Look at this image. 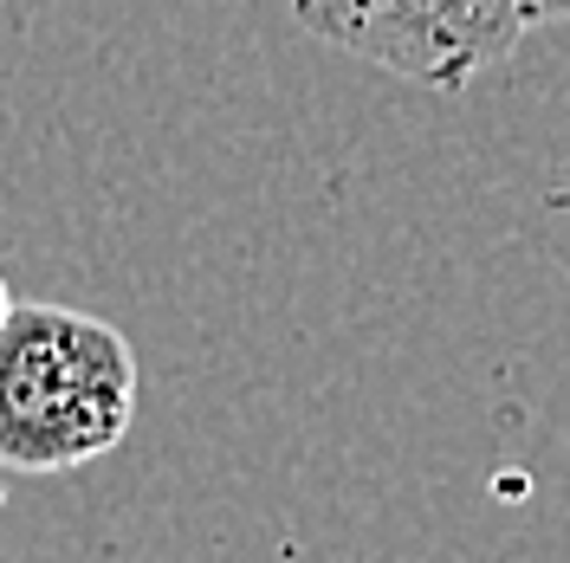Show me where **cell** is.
<instances>
[{"label":"cell","mask_w":570,"mask_h":563,"mask_svg":"<svg viewBox=\"0 0 570 563\" xmlns=\"http://www.w3.org/2000/svg\"><path fill=\"white\" fill-rule=\"evenodd\" d=\"M137 422V350L110 317L13 305L0 324V466L78 473Z\"/></svg>","instance_id":"6da1fadb"},{"label":"cell","mask_w":570,"mask_h":563,"mask_svg":"<svg viewBox=\"0 0 570 563\" xmlns=\"http://www.w3.org/2000/svg\"><path fill=\"white\" fill-rule=\"evenodd\" d=\"M285 13L318 46L428 91H466L532 33L525 0H285Z\"/></svg>","instance_id":"7a4b0ae2"},{"label":"cell","mask_w":570,"mask_h":563,"mask_svg":"<svg viewBox=\"0 0 570 563\" xmlns=\"http://www.w3.org/2000/svg\"><path fill=\"white\" fill-rule=\"evenodd\" d=\"M532 27H551V20H570V0H525Z\"/></svg>","instance_id":"3957f363"},{"label":"cell","mask_w":570,"mask_h":563,"mask_svg":"<svg viewBox=\"0 0 570 563\" xmlns=\"http://www.w3.org/2000/svg\"><path fill=\"white\" fill-rule=\"evenodd\" d=\"M7 312H13V298H7V279H0V324H7Z\"/></svg>","instance_id":"277c9868"}]
</instances>
